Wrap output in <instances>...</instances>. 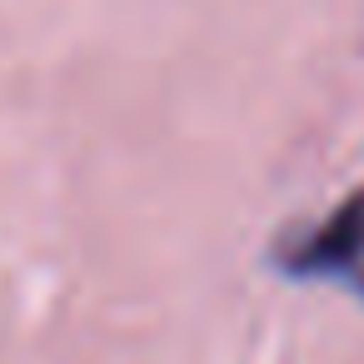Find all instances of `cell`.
Segmentation results:
<instances>
[{
    "instance_id": "obj_2",
    "label": "cell",
    "mask_w": 364,
    "mask_h": 364,
    "mask_svg": "<svg viewBox=\"0 0 364 364\" xmlns=\"http://www.w3.org/2000/svg\"><path fill=\"white\" fill-rule=\"evenodd\" d=\"M349 289H359V294H364V269H359V274H354V284H349Z\"/></svg>"
},
{
    "instance_id": "obj_1",
    "label": "cell",
    "mask_w": 364,
    "mask_h": 364,
    "mask_svg": "<svg viewBox=\"0 0 364 364\" xmlns=\"http://www.w3.org/2000/svg\"><path fill=\"white\" fill-rule=\"evenodd\" d=\"M279 269L294 279H349L364 269V185L349 190L319 225L294 230L274 250Z\"/></svg>"
}]
</instances>
